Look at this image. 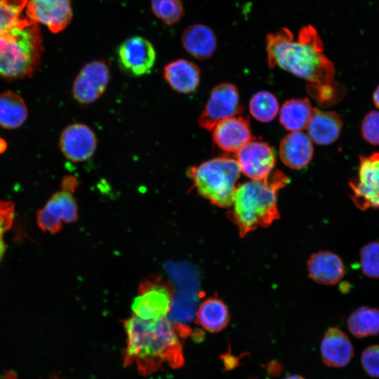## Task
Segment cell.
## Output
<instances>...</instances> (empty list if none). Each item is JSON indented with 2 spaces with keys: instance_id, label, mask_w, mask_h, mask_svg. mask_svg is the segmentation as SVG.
Instances as JSON below:
<instances>
[{
  "instance_id": "cell-1",
  "label": "cell",
  "mask_w": 379,
  "mask_h": 379,
  "mask_svg": "<svg viewBox=\"0 0 379 379\" xmlns=\"http://www.w3.org/2000/svg\"><path fill=\"white\" fill-rule=\"evenodd\" d=\"M267 62L318 86L331 85L335 76L332 62L324 55L321 38L312 25L302 27L295 38L286 27L266 38Z\"/></svg>"
},
{
  "instance_id": "cell-2",
  "label": "cell",
  "mask_w": 379,
  "mask_h": 379,
  "mask_svg": "<svg viewBox=\"0 0 379 379\" xmlns=\"http://www.w3.org/2000/svg\"><path fill=\"white\" fill-rule=\"evenodd\" d=\"M124 326L127 336L125 366L135 363L140 374L148 375L164 364L173 368L183 365L180 336L168 317L145 320L133 314L124 321Z\"/></svg>"
},
{
  "instance_id": "cell-3",
  "label": "cell",
  "mask_w": 379,
  "mask_h": 379,
  "mask_svg": "<svg viewBox=\"0 0 379 379\" xmlns=\"http://www.w3.org/2000/svg\"><path fill=\"white\" fill-rule=\"evenodd\" d=\"M288 182L283 172L273 170L264 179L237 186L230 218L241 237L258 227H269L279 218L277 194Z\"/></svg>"
},
{
  "instance_id": "cell-4",
  "label": "cell",
  "mask_w": 379,
  "mask_h": 379,
  "mask_svg": "<svg viewBox=\"0 0 379 379\" xmlns=\"http://www.w3.org/2000/svg\"><path fill=\"white\" fill-rule=\"evenodd\" d=\"M41 51L39 27L26 17L20 24L0 33V75L20 78L32 74Z\"/></svg>"
},
{
  "instance_id": "cell-5",
  "label": "cell",
  "mask_w": 379,
  "mask_h": 379,
  "mask_svg": "<svg viewBox=\"0 0 379 379\" xmlns=\"http://www.w3.org/2000/svg\"><path fill=\"white\" fill-rule=\"evenodd\" d=\"M197 192L213 205L232 206L240 169L236 159L218 157L187 170Z\"/></svg>"
},
{
  "instance_id": "cell-6",
  "label": "cell",
  "mask_w": 379,
  "mask_h": 379,
  "mask_svg": "<svg viewBox=\"0 0 379 379\" xmlns=\"http://www.w3.org/2000/svg\"><path fill=\"white\" fill-rule=\"evenodd\" d=\"M78 185L74 176L64 178L61 190L39 210L36 222L42 231L57 233L62 229L63 223H71L77 220L78 207L73 194Z\"/></svg>"
},
{
  "instance_id": "cell-7",
  "label": "cell",
  "mask_w": 379,
  "mask_h": 379,
  "mask_svg": "<svg viewBox=\"0 0 379 379\" xmlns=\"http://www.w3.org/2000/svg\"><path fill=\"white\" fill-rule=\"evenodd\" d=\"M174 301V289L159 276L144 279L132 304L133 314L145 320L168 317Z\"/></svg>"
},
{
  "instance_id": "cell-8",
  "label": "cell",
  "mask_w": 379,
  "mask_h": 379,
  "mask_svg": "<svg viewBox=\"0 0 379 379\" xmlns=\"http://www.w3.org/2000/svg\"><path fill=\"white\" fill-rule=\"evenodd\" d=\"M349 185L351 199L358 209H379V153L360 157L357 175Z\"/></svg>"
},
{
  "instance_id": "cell-9",
  "label": "cell",
  "mask_w": 379,
  "mask_h": 379,
  "mask_svg": "<svg viewBox=\"0 0 379 379\" xmlns=\"http://www.w3.org/2000/svg\"><path fill=\"white\" fill-rule=\"evenodd\" d=\"M242 111L237 88L230 83H222L212 89L198 123L201 128L211 131L221 121L239 116Z\"/></svg>"
},
{
  "instance_id": "cell-10",
  "label": "cell",
  "mask_w": 379,
  "mask_h": 379,
  "mask_svg": "<svg viewBox=\"0 0 379 379\" xmlns=\"http://www.w3.org/2000/svg\"><path fill=\"white\" fill-rule=\"evenodd\" d=\"M117 54L120 68L135 77L149 73L156 60L152 44L140 36H133L124 40L119 46Z\"/></svg>"
},
{
  "instance_id": "cell-11",
  "label": "cell",
  "mask_w": 379,
  "mask_h": 379,
  "mask_svg": "<svg viewBox=\"0 0 379 379\" xmlns=\"http://www.w3.org/2000/svg\"><path fill=\"white\" fill-rule=\"evenodd\" d=\"M109 75V69L105 61L98 60L86 63L74 81V98L83 105L94 102L105 91Z\"/></svg>"
},
{
  "instance_id": "cell-12",
  "label": "cell",
  "mask_w": 379,
  "mask_h": 379,
  "mask_svg": "<svg viewBox=\"0 0 379 379\" xmlns=\"http://www.w3.org/2000/svg\"><path fill=\"white\" fill-rule=\"evenodd\" d=\"M236 161L245 175L251 180H261L272 173L276 158L268 144L251 140L237 152Z\"/></svg>"
},
{
  "instance_id": "cell-13",
  "label": "cell",
  "mask_w": 379,
  "mask_h": 379,
  "mask_svg": "<svg viewBox=\"0 0 379 379\" xmlns=\"http://www.w3.org/2000/svg\"><path fill=\"white\" fill-rule=\"evenodd\" d=\"M26 6L30 21L44 24L54 33L63 30L73 15L70 0H28Z\"/></svg>"
},
{
  "instance_id": "cell-14",
  "label": "cell",
  "mask_w": 379,
  "mask_h": 379,
  "mask_svg": "<svg viewBox=\"0 0 379 379\" xmlns=\"http://www.w3.org/2000/svg\"><path fill=\"white\" fill-rule=\"evenodd\" d=\"M60 147L67 159L74 162L84 161L93 155L97 147V138L87 125L75 123L62 131Z\"/></svg>"
},
{
  "instance_id": "cell-15",
  "label": "cell",
  "mask_w": 379,
  "mask_h": 379,
  "mask_svg": "<svg viewBox=\"0 0 379 379\" xmlns=\"http://www.w3.org/2000/svg\"><path fill=\"white\" fill-rule=\"evenodd\" d=\"M213 130L215 144L227 152H237L253 140L248 121L240 116L221 121Z\"/></svg>"
},
{
  "instance_id": "cell-16",
  "label": "cell",
  "mask_w": 379,
  "mask_h": 379,
  "mask_svg": "<svg viewBox=\"0 0 379 379\" xmlns=\"http://www.w3.org/2000/svg\"><path fill=\"white\" fill-rule=\"evenodd\" d=\"M320 350L323 362L334 368L347 366L354 354V347L348 336L338 328H330L326 331Z\"/></svg>"
},
{
  "instance_id": "cell-17",
  "label": "cell",
  "mask_w": 379,
  "mask_h": 379,
  "mask_svg": "<svg viewBox=\"0 0 379 379\" xmlns=\"http://www.w3.org/2000/svg\"><path fill=\"white\" fill-rule=\"evenodd\" d=\"M279 154L281 161L286 166L300 169L306 166L312 159V142L304 133L291 132L281 141Z\"/></svg>"
},
{
  "instance_id": "cell-18",
  "label": "cell",
  "mask_w": 379,
  "mask_h": 379,
  "mask_svg": "<svg viewBox=\"0 0 379 379\" xmlns=\"http://www.w3.org/2000/svg\"><path fill=\"white\" fill-rule=\"evenodd\" d=\"M307 269L311 279L324 285H334L345 274V265L341 258L330 251H319L312 255Z\"/></svg>"
},
{
  "instance_id": "cell-19",
  "label": "cell",
  "mask_w": 379,
  "mask_h": 379,
  "mask_svg": "<svg viewBox=\"0 0 379 379\" xmlns=\"http://www.w3.org/2000/svg\"><path fill=\"white\" fill-rule=\"evenodd\" d=\"M163 76L175 91L187 94L192 93L198 87L201 71L194 62L182 58L165 65Z\"/></svg>"
},
{
  "instance_id": "cell-20",
  "label": "cell",
  "mask_w": 379,
  "mask_h": 379,
  "mask_svg": "<svg viewBox=\"0 0 379 379\" xmlns=\"http://www.w3.org/2000/svg\"><path fill=\"white\" fill-rule=\"evenodd\" d=\"M181 42L185 51L198 60L209 58L217 47L214 32L203 24L187 27L182 34Z\"/></svg>"
},
{
  "instance_id": "cell-21",
  "label": "cell",
  "mask_w": 379,
  "mask_h": 379,
  "mask_svg": "<svg viewBox=\"0 0 379 379\" xmlns=\"http://www.w3.org/2000/svg\"><path fill=\"white\" fill-rule=\"evenodd\" d=\"M317 111L307 98L291 99L282 105L279 121L288 131H300L307 127Z\"/></svg>"
},
{
  "instance_id": "cell-22",
  "label": "cell",
  "mask_w": 379,
  "mask_h": 379,
  "mask_svg": "<svg viewBox=\"0 0 379 379\" xmlns=\"http://www.w3.org/2000/svg\"><path fill=\"white\" fill-rule=\"evenodd\" d=\"M342 120L335 112L317 111L307 126L309 137L318 145H329L340 136Z\"/></svg>"
},
{
  "instance_id": "cell-23",
  "label": "cell",
  "mask_w": 379,
  "mask_h": 379,
  "mask_svg": "<svg viewBox=\"0 0 379 379\" xmlns=\"http://www.w3.org/2000/svg\"><path fill=\"white\" fill-rule=\"evenodd\" d=\"M196 323L211 333L225 328L230 320L226 305L220 299L211 297L203 301L195 313Z\"/></svg>"
},
{
  "instance_id": "cell-24",
  "label": "cell",
  "mask_w": 379,
  "mask_h": 379,
  "mask_svg": "<svg viewBox=\"0 0 379 379\" xmlns=\"http://www.w3.org/2000/svg\"><path fill=\"white\" fill-rule=\"evenodd\" d=\"M27 117L23 99L13 92L0 94V126L8 129L20 127Z\"/></svg>"
},
{
  "instance_id": "cell-25",
  "label": "cell",
  "mask_w": 379,
  "mask_h": 379,
  "mask_svg": "<svg viewBox=\"0 0 379 379\" xmlns=\"http://www.w3.org/2000/svg\"><path fill=\"white\" fill-rule=\"evenodd\" d=\"M347 327L357 338L379 334V310L367 306L357 308L350 315Z\"/></svg>"
},
{
  "instance_id": "cell-26",
  "label": "cell",
  "mask_w": 379,
  "mask_h": 379,
  "mask_svg": "<svg viewBox=\"0 0 379 379\" xmlns=\"http://www.w3.org/2000/svg\"><path fill=\"white\" fill-rule=\"evenodd\" d=\"M251 115L262 122L272 121L279 111V102L271 93L262 91L255 93L249 102Z\"/></svg>"
},
{
  "instance_id": "cell-27",
  "label": "cell",
  "mask_w": 379,
  "mask_h": 379,
  "mask_svg": "<svg viewBox=\"0 0 379 379\" xmlns=\"http://www.w3.org/2000/svg\"><path fill=\"white\" fill-rule=\"evenodd\" d=\"M28 0H0V33L20 24Z\"/></svg>"
},
{
  "instance_id": "cell-28",
  "label": "cell",
  "mask_w": 379,
  "mask_h": 379,
  "mask_svg": "<svg viewBox=\"0 0 379 379\" xmlns=\"http://www.w3.org/2000/svg\"><path fill=\"white\" fill-rule=\"evenodd\" d=\"M153 13L167 25L180 20L185 14L180 0H151Z\"/></svg>"
},
{
  "instance_id": "cell-29",
  "label": "cell",
  "mask_w": 379,
  "mask_h": 379,
  "mask_svg": "<svg viewBox=\"0 0 379 379\" xmlns=\"http://www.w3.org/2000/svg\"><path fill=\"white\" fill-rule=\"evenodd\" d=\"M360 266L363 274L373 279L379 278V241H371L360 250Z\"/></svg>"
},
{
  "instance_id": "cell-30",
  "label": "cell",
  "mask_w": 379,
  "mask_h": 379,
  "mask_svg": "<svg viewBox=\"0 0 379 379\" xmlns=\"http://www.w3.org/2000/svg\"><path fill=\"white\" fill-rule=\"evenodd\" d=\"M15 205L10 201L0 200V261L5 253L4 234L13 222Z\"/></svg>"
},
{
  "instance_id": "cell-31",
  "label": "cell",
  "mask_w": 379,
  "mask_h": 379,
  "mask_svg": "<svg viewBox=\"0 0 379 379\" xmlns=\"http://www.w3.org/2000/svg\"><path fill=\"white\" fill-rule=\"evenodd\" d=\"M361 133L366 141L372 145H379V112L372 111L364 117Z\"/></svg>"
},
{
  "instance_id": "cell-32",
  "label": "cell",
  "mask_w": 379,
  "mask_h": 379,
  "mask_svg": "<svg viewBox=\"0 0 379 379\" xmlns=\"http://www.w3.org/2000/svg\"><path fill=\"white\" fill-rule=\"evenodd\" d=\"M361 364L368 375L379 378V345L369 346L363 351Z\"/></svg>"
},
{
  "instance_id": "cell-33",
  "label": "cell",
  "mask_w": 379,
  "mask_h": 379,
  "mask_svg": "<svg viewBox=\"0 0 379 379\" xmlns=\"http://www.w3.org/2000/svg\"><path fill=\"white\" fill-rule=\"evenodd\" d=\"M221 358L223 359L225 367L227 370H230L237 366V358L233 355H231L230 352L224 354L221 357Z\"/></svg>"
},
{
  "instance_id": "cell-34",
  "label": "cell",
  "mask_w": 379,
  "mask_h": 379,
  "mask_svg": "<svg viewBox=\"0 0 379 379\" xmlns=\"http://www.w3.org/2000/svg\"><path fill=\"white\" fill-rule=\"evenodd\" d=\"M373 101L375 106L379 109V86H378L373 93Z\"/></svg>"
},
{
  "instance_id": "cell-35",
  "label": "cell",
  "mask_w": 379,
  "mask_h": 379,
  "mask_svg": "<svg viewBox=\"0 0 379 379\" xmlns=\"http://www.w3.org/2000/svg\"><path fill=\"white\" fill-rule=\"evenodd\" d=\"M285 379H305L303 377L298 375H290Z\"/></svg>"
}]
</instances>
